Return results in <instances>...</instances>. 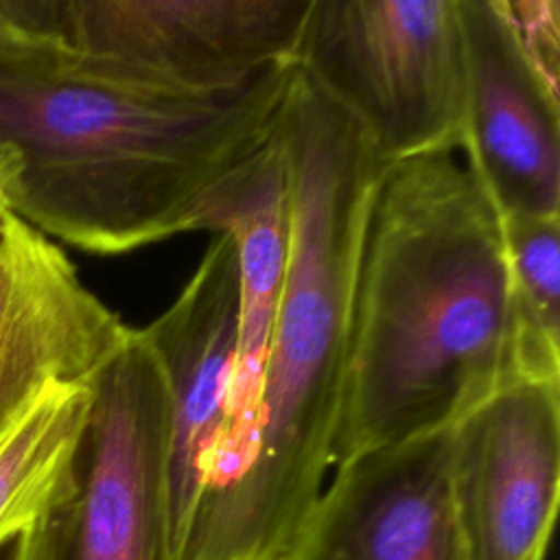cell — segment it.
<instances>
[{
	"label": "cell",
	"mask_w": 560,
	"mask_h": 560,
	"mask_svg": "<svg viewBox=\"0 0 560 560\" xmlns=\"http://www.w3.org/2000/svg\"><path fill=\"white\" fill-rule=\"evenodd\" d=\"M298 68L225 90H182L63 39L0 46L4 203L26 225L112 256L188 232L199 201L267 147Z\"/></svg>",
	"instance_id": "6da1fadb"
},
{
	"label": "cell",
	"mask_w": 560,
	"mask_h": 560,
	"mask_svg": "<svg viewBox=\"0 0 560 560\" xmlns=\"http://www.w3.org/2000/svg\"><path fill=\"white\" fill-rule=\"evenodd\" d=\"M521 383L503 221L453 153L387 164L357 262L335 466Z\"/></svg>",
	"instance_id": "7a4b0ae2"
},
{
	"label": "cell",
	"mask_w": 560,
	"mask_h": 560,
	"mask_svg": "<svg viewBox=\"0 0 560 560\" xmlns=\"http://www.w3.org/2000/svg\"><path fill=\"white\" fill-rule=\"evenodd\" d=\"M276 142L289 258L254 424L234 466L203 486L179 560H287L335 466L357 262L387 164L300 72Z\"/></svg>",
	"instance_id": "3957f363"
},
{
	"label": "cell",
	"mask_w": 560,
	"mask_h": 560,
	"mask_svg": "<svg viewBox=\"0 0 560 560\" xmlns=\"http://www.w3.org/2000/svg\"><path fill=\"white\" fill-rule=\"evenodd\" d=\"M293 66L385 164L462 147L457 0H311Z\"/></svg>",
	"instance_id": "277c9868"
},
{
	"label": "cell",
	"mask_w": 560,
	"mask_h": 560,
	"mask_svg": "<svg viewBox=\"0 0 560 560\" xmlns=\"http://www.w3.org/2000/svg\"><path fill=\"white\" fill-rule=\"evenodd\" d=\"M90 389L66 508L68 560H166L168 396L138 328Z\"/></svg>",
	"instance_id": "5b68a950"
},
{
	"label": "cell",
	"mask_w": 560,
	"mask_h": 560,
	"mask_svg": "<svg viewBox=\"0 0 560 560\" xmlns=\"http://www.w3.org/2000/svg\"><path fill=\"white\" fill-rule=\"evenodd\" d=\"M311 0H66V42L133 77L225 90L293 63Z\"/></svg>",
	"instance_id": "8992f818"
},
{
	"label": "cell",
	"mask_w": 560,
	"mask_h": 560,
	"mask_svg": "<svg viewBox=\"0 0 560 560\" xmlns=\"http://www.w3.org/2000/svg\"><path fill=\"white\" fill-rule=\"evenodd\" d=\"M457 13L466 168L501 221L560 217L558 85L525 52L505 0H457Z\"/></svg>",
	"instance_id": "52a82bcc"
},
{
	"label": "cell",
	"mask_w": 560,
	"mask_h": 560,
	"mask_svg": "<svg viewBox=\"0 0 560 560\" xmlns=\"http://www.w3.org/2000/svg\"><path fill=\"white\" fill-rule=\"evenodd\" d=\"M451 479L470 560H545L560 501V383H514L462 418Z\"/></svg>",
	"instance_id": "ba28073f"
},
{
	"label": "cell",
	"mask_w": 560,
	"mask_h": 560,
	"mask_svg": "<svg viewBox=\"0 0 560 560\" xmlns=\"http://www.w3.org/2000/svg\"><path fill=\"white\" fill-rule=\"evenodd\" d=\"M50 238L0 210V440L55 383H88L129 339Z\"/></svg>",
	"instance_id": "9c48e42d"
},
{
	"label": "cell",
	"mask_w": 560,
	"mask_h": 560,
	"mask_svg": "<svg viewBox=\"0 0 560 560\" xmlns=\"http://www.w3.org/2000/svg\"><path fill=\"white\" fill-rule=\"evenodd\" d=\"M236 328V254L228 236L214 234L173 304L138 328L168 396L166 560L182 558L206 466L223 431Z\"/></svg>",
	"instance_id": "30bf717a"
},
{
	"label": "cell",
	"mask_w": 560,
	"mask_h": 560,
	"mask_svg": "<svg viewBox=\"0 0 560 560\" xmlns=\"http://www.w3.org/2000/svg\"><path fill=\"white\" fill-rule=\"evenodd\" d=\"M451 451L453 427L335 466L287 560H470Z\"/></svg>",
	"instance_id": "8fae6325"
},
{
	"label": "cell",
	"mask_w": 560,
	"mask_h": 560,
	"mask_svg": "<svg viewBox=\"0 0 560 560\" xmlns=\"http://www.w3.org/2000/svg\"><path fill=\"white\" fill-rule=\"evenodd\" d=\"M192 230L228 236L234 245L238 276L236 357L223 431L203 475V486H208L234 466L247 444L284 287L289 203L276 136L199 201L188 223V232Z\"/></svg>",
	"instance_id": "7c38bea8"
},
{
	"label": "cell",
	"mask_w": 560,
	"mask_h": 560,
	"mask_svg": "<svg viewBox=\"0 0 560 560\" xmlns=\"http://www.w3.org/2000/svg\"><path fill=\"white\" fill-rule=\"evenodd\" d=\"M90 400V381L55 383L0 440V547L72 501Z\"/></svg>",
	"instance_id": "4fadbf2b"
},
{
	"label": "cell",
	"mask_w": 560,
	"mask_h": 560,
	"mask_svg": "<svg viewBox=\"0 0 560 560\" xmlns=\"http://www.w3.org/2000/svg\"><path fill=\"white\" fill-rule=\"evenodd\" d=\"M521 381L560 383V217L503 221Z\"/></svg>",
	"instance_id": "5bb4252c"
},
{
	"label": "cell",
	"mask_w": 560,
	"mask_h": 560,
	"mask_svg": "<svg viewBox=\"0 0 560 560\" xmlns=\"http://www.w3.org/2000/svg\"><path fill=\"white\" fill-rule=\"evenodd\" d=\"M521 44L538 70L558 85L560 68V2L505 0Z\"/></svg>",
	"instance_id": "9a60e30c"
},
{
	"label": "cell",
	"mask_w": 560,
	"mask_h": 560,
	"mask_svg": "<svg viewBox=\"0 0 560 560\" xmlns=\"http://www.w3.org/2000/svg\"><path fill=\"white\" fill-rule=\"evenodd\" d=\"M22 39L66 42V0H0V46Z\"/></svg>",
	"instance_id": "2e32d148"
},
{
	"label": "cell",
	"mask_w": 560,
	"mask_h": 560,
	"mask_svg": "<svg viewBox=\"0 0 560 560\" xmlns=\"http://www.w3.org/2000/svg\"><path fill=\"white\" fill-rule=\"evenodd\" d=\"M66 508L24 532L15 540L11 560H68Z\"/></svg>",
	"instance_id": "e0dca14e"
},
{
	"label": "cell",
	"mask_w": 560,
	"mask_h": 560,
	"mask_svg": "<svg viewBox=\"0 0 560 560\" xmlns=\"http://www.w3.org/2000/svg\"><path fill=\"white\" fill-rule=\"evenodd\" d=\"M4 184H7V171H4V166L0 162V210L7 208V203H4Z\"/></svg>",
	"instance_id": "ac0fdd59"
}]
</instances>
